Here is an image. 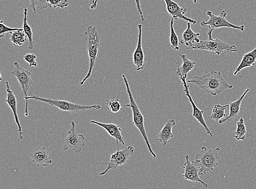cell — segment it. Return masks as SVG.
Instances as JSON below:
<instances>
[{
  "label": "cell",
  "instance_id": "1",
  "mask_svg": "<svg viewBox=\"0 0 256 189\" xmlns=\"http://www.w3.org/2000/svg\"><path fill=\"white\" fill-rule=\"evenodd\" d=\"M187 82L198 86L212 96H218L224 90L234 88L224 78L221 72L216 70L203 76H195Z\"/></svg>",
  "mask_w": 256,
  "mask_h": 189
},
{
  "label": "cell",
  "instance_id": "2",
  "mask_svg": "<svg viewBox=\"0 0 256 189\" xmlns=\"http://www.w3.org/2000/svg\"><path fill=\"white\" fill-rule=\"evenodd\" d=\"M122 78L126 86V90L130 98V104H123L125 107L129 108L132 109L133 114V124L139 130V131L142 138H144L148 151L154 158H156L157 156L156 153L153 151L150 140H148L146 132L144 126V116H142L141 111L140 110L138 106L136 104L132 90H130L128 82L126 78V76L122 75Z\"/></svg>",
  "mask_w": 256,
  "mask_h": 189
},
{
  "label": "cell",
  "instance_id": "3",
  "mask_svg": "<svg viewBox=\"0 0 256 189\" xmlns=\"http://www.w3.org/2000/svg\"><path fill=\"white\" fill-rule=\"evenodd\" d=\"M24 99L26 100L25 112L26 116H28V100L29 99H33L37 100V101L44 102L52 106H54V107H56L62 110L69 112H78L80 111L84 112L86 110L92 109L102 110L104 108L98 104L92 106L82 105L78 104L72 103L66 101V100H54L52 98H40L38 96H35L34 94L32 96L24 97Z\"/></svg>",
  "mask_w": 256,
  "mask_h": 189
},
{
  "label": "cell",
  "instance_id": "4",
  "mask_svg": "<svg viewBox=\"0 0 256 189\" xmlns=\"http://www.w3.org/2000/svg\"><path fill=\"white\" fill-rule=\"evenodd\" d=\"M219 148L208 150L206 146L201 147V150L196 156L194 162L200 168V176L212 173L218 165Z\"/></svg>",
  "mask_w": 256,
  "mask_h": 189
},
{
  "label": "cell",
  "instance_id": "5",
  "mask_svg": "<svg viewBox=\"0 0 256 189\" xmlns=\"http://www.w3.org/2000/svg\"><path fill=\"white\" fill-rule=\"evenodd\" d=\"M86 34L88 37L87 50L89 57V69L86 78L80 82L81 86L84 85L86 82L91 78L93 68L97 60L100 38L96 28L92 26L88 27Z\"/></svg>",
  "mask_w": 256,
  "mask_h": 189
},
{
  "label": "cell",
  "instance_id": "6",
  "mask_svg": "<svg viewBox=\"0 0 256 189\" xmlns=\"http://www.w3.org/2000/svg\"><path fill=\"white\" fill-rule=\"evenodd\" d=\"M212 31L208 32V40H200V42L193 47L192 50H206L217 56H220L224 52H234L238 51L234 44H230L219 38L214 39L212 36Z\"/></svg>",
  "mask_w": 256,
  "mask_h": 189
},
{
  "label": "cell",
  "instance_id": "7",
  "mask_svg": "<svg viewBox=\"0 0 256 189\" xmlns=\"http://www.w3.org/2000/svg\"><path fill=\"white\" fill-rule=\"evenodd\" d=\"M208 16H210V20L207 22H202L200 23V26L203 27H208L209 30L214 31V30L228 28L240 30L242 32L245 30V26L242 25L240 26H237L234 24H232L226 19V16L228 14L224 10L222 11L221 14L219 16L214 14L212 12L208 11Z\"/></svg>",
  "mask_w": 256,
  "mask_h": 189
},
{
  "label": "cell",
  "instance_id": "8",
  "mask_svg": "<svg viewBox=\"0 0 256 189\" xmlns=\"http://www.w3.org/2000/svg\"><path fill=\"white\" fill-rule=\"evenodd\" d=\"M117 142V150L112 154L110 161L108 166L104 172L98 174L99 176L105 175L110 170H116L118 167L126 164L134 152V148L132 146H128L122 150H120L118 146V141Z\"/></svg>",
  "mask_w": 256,
  "mask_h": 189
},
{
  "label": "cell",
  "instance_id": "9",
  "mask_svg": "<svg viewBox=\"0 0 256 189\" xmlns=\"http://www.w3.org/2000/svg\"><path fill=\"white\" fill-rule=\"evenodd\" d=\"M70 131L68 132V136L64 139V144L63 148L64 150H72L76 153L80 152L86 146L85 137L82 134H78L76 130V124L71 122Z\"/></svg>",
  "mask_w": 256,
  "mask_h": 189
},
{
  "label": "cell",
  "instance_id": "10",
  "mask_svg": "<svg viewBox=\"0 0 256 189\" xmlns=\"http://www.w3.org/2000/svg\"><path fill=\"white\" fill-rule=\"evenodd\" d=\"M182 176L186 180L192 182H199L206 188L208 184L200 178V168L194 161L190 162L189 156H186V162L184 163Z\"/></svg>",
  "mask_w": 256,
  "mask_h": 189
},
{
  "label": "cell",
  "instance_id": "11",
  "mask_svg": "<svg viewBox=\"0 0 256 189\" xmlns=\"http://www.w3.org/2000/svg\"><path fill=\"white\" fill-rule=\"evenodd\" d=\"M14 64L16 68L12 72V74L18 80L22 90L25 94L24 97H27L30 88L34 84V82L32 78V74L29 70L22 68L18 62H14Z\"/></svg>",
  "mask_w": 256,
  "mask_h": 189
},
{
  "label": "cell",
  "instance_id": "12",
  "mask_svg": "<svg viewBox=\"0 0 256 189\" xmlns=\"http://www.w3.org/2000/svg\"><path fill=\"white\" fill-rule=\"evenodd\" d=\"M166 10L174 20H182L193 25H196L197 22L186 16V14L188 9L186 7L181 8L172 0H164Z\"/></svg>",
  "mask_w": 256,
  "mask_h": 189
},
{
  "label": "cell",
  "instance_id": "13",
  "mask_svg": "<svg viewBox=\"0 0 256 189\" xmlns=\"http://www.w3.org/2000/svg\"><path fill=\"white\" fill-rule=\"evenodd\" d=\"M180 80L182 82V84L184 86V92H186V96L188 98L190 104H192L193 108V114L192 116L196 118V120L201 124L202 126H203L206 132L209 134L211 137H213V135L210 131V130L209 128H208L207 124L204 120V111L200 110L196 106V104L194 102V100L192 99V96H190V91H189V86L187 84V82L186 79H184L182 78H180Z\"/></svg>",
  "mask_w": 256,
  "mask_h": 189
},
{
  "label": "cell",
  "instance_id": "14",
  "mask_svg": "<svg viewBox=\"0 0 256 189\" xmlns=\"http://www.w3.org/2000/svg\"><path fill=\"white\" fill-rule=\"evenodd\" d=\"M31 157L32 162L40 167H46L52 163L50 152L46 150V147H38L34 153L31 154Z\"/></svg>",
  "mask_w": 256,
  "mask_h": 189
},
{
  "label": "cell",
  "instance_id": "15",
  "mask_svg": "<svg viewBox=\"0 0 256 189\" xmlns=\"http://www.w3.org/2000/svg\"><path fill=\"white\" fill-rule=\"evenodd\" d=\"M6 84L7 86L6 90L8 94L7 98L5 100V102H7L8 105L10 108L12 110L13 112L15 118V120L16 123V125L18 126V130L16 132H20V140H22L24 138L22 136V127L20 125L18 115L16 108L17 100L14 92L11 90V88L10 86L9 82H6Z\"/></svg>",
  "mask_w": 256,
  "mask_h": 189
},
{
  "label": "cell",
  "instance_id": "16",
  "mask_svg": "<svg viewBox=\"0 0 256 189\" xmlns=\"http://www.w3.org/2000/svg\"><path fill=\"white\" fill-rule=\"evenodd\" d=\"M139 29L138 44L134 53V62L136 70H144V54L142 48V26H138Z\"/></svg>",
  "mask_w": 256,
  "mask_h": 189
},
{
  "label": "cell",
  "instance_id": "17",
  "mask_svg": "<svg viewBox=\"0 0 256 189\" xmlns=\"http://www.w3.org/2000/svg\"><path fill=\"white\" fill-rule=\"evenodd\" d=\"M250 91V88H246V90L244 92L242 96L236 100V102L230 103V114L228 116L225 117L224 119L220 120L218 122L220 124H222L224 122H230L233 120L234 118H236L240 114V108L243 100L245 98L246 96Z\"/></svg>",
  "mask_w": 256,
  "mask_h": 189
},
{
  "label": "cell",
  "instance_id": "18",
  "mask_svg": "<svg viewBox=\"0 0 256 189\" xmlns=\"http://www.w3.org/2000/svg\"><path fill=\"white\" fill-rule=\"evenodd\" d=\"M190 24H192L188 22L186 30L183 32L182 35L181 43L186 44L188 50H192L194 46L200 42V40L198 38L200 33L194 32Z\"/></svg>",
  "mask_w": 256,
  "mask_h": 189
},
{
  "label": "cell",
  "instance_id": "19",
  "mask_svg": "<svg viewBox=\"0 0 256 189\" xmlns=\"http://www.w3.org/2000/svg\"><path fill=\"white\" fill-rule=\"evenodd\" d=\"M91 123L96 124L99 126L103 128L112 137L116 138V140H118L123 146L125 145L124 137L122 134V128L116 125V124L113 123H103L95 120H92Z\"/></svg>",
  "mask_w": 256,
  "mask_h": 189
},
{
  "label": "cell",
  "instance_id": "20",
  "mask_svg": "<svg viewBox=\"0 0 256 189\" xmlns=\"http://www.w3.org/2000/svg\"><path fill=\"white\" fill-rule=\"evenodd\" d=\"M176 126V122L174 119H170L166 123L162 131L158 134L157 140L165 147L168 142L174 138L172 132V128Z\"/></svg>",
  "mask_w": 256,
  "mask_h": 189
},
{
  "label": "cell",
  "instance_id": "21",
  "mask_svg": "<svg viewBox=\"0 0 256 189\" xmlns=\"http://www.w3.org/2000/svg\"><path fill=\"white\" fill-rule=\"evenodd\" d=\"M182 60V66L178 67L176 74L180 78L186 80L188 74L195 68L196 62L190 60L186 54H180Z\"/></svg>",
  "mask_w": 256,
  "mask_h": 189
},
{
  "label": "cell",
  "instance_id": "22",
  "mask_svg": "<svg viewBox=\"0 0 256 189\" xmlns=\"http://www.w3.org/2000/svg\"><path fill=\"white\" fill-rule=\"evenodd\" d=\"M256 62V47L252 51L247 52L242 57L240 66L236 68L234 74L236 76L243 69L254 66Z\"/></svg>",
  "mask_w": 256,
  "mask_h": 189
},
{
  "label": "cell",
  "instance_id": "23",
  "mask_svg": "<svg viewBox=\"0 0 256 189\" xmlns=\"http://www.w3.org/2000/svg\"><path fill=\"white\" fill-rule=\"evenodd\" d=\"M27 35L23 28L10 32V40L14 46H20L24 44L27 40Z\"/></svg>",
  "mask_w": 256,
  "mask_h": 189
},
{
  "label": "cell",
  "instance_id": "24",
  "mask_svg": "<svg viewBox=\"0 0 256 189\" xmlns=\"http://www.w3.org/2000/svg\"><path fill=\"white\" fill-rule=\"evenodd\" d=\"M28 9L25 7L24 9V18L23 30L27 35L29 40L28 49L32 50L34 48L35 42L33 40V32L32 28L30 26L28 22Z\"/></svg>",
  "mask_w": 256,
  "mask_h": 189
},
{
  "label": "cell",
  "instance_id": "25",
  "mask_svg": "<svg viewBox=\"0 0 256 189\" xmlns=\"http://www.w3.org/2000/svg\"><path fill=\"white\" fill-rule=\"evenodd\" d=\"M230 108V104L222 106L217 104L214 106L212 114L210 116L212 120L219 122L220 120L224 119L226 116L225 111Z\"/></svg>",
  "mask_w": 256,
  "mask_h": 189
},
{
  "label": "cell",
  "instance_id": "26",
  "mask_svg": "<svg viewBox=\"0 0 256 189\" xmlns=\"http://www.w3.org/2000/svg\"><path fill=\"white\" fill-rule=\"evenodd\" d=\"M248 134L245 122L243 118H241L236 124V130L234 132V137L238 140H244Z\"/></svg>",
  "mask_w": 256,
  "mask_h": 189
},
{
  "label": "cell",
  "instance_id": "27",
  "mask_svg": "<svg viewBox=\"0 0 256 189\" xmlns=\"http://www.w3.org/2000/svg\"><path fill=\"white\" fill-rule=\"evenodd\" d=\"M123 104L120 102V100L113 98L107 100L105 108H108L112 114H117L120 110H123Z\"/></svg>",
  "mask_w": 256,
  "mask_h": 189
},
{
  "label": "cell",
  "instance_id": "28",
  "mask_svg": "<svg viewBox=\"0 0 256 189\" xmlns=\"http://www.w3.org/2000/svg\"><path fill=\"white\" fill-rule=\"evenodd\" d=\"M174 23V18H172L170 23V44L172 49L177 51H180V46H178V38L175 32Z\"/></svg>",
  "mask_w": 256,
  "mask_h": 189
},
{
  "label": "cell",
  "instance_id": "29",
  "mask_svg": "<svg viewBox=\"0 0 256 189\" xmlns=\"http://www.w3.org/2000/svg\"><path fill=\"white\" fill-rule=\"evenodd\" d=\"M29 3L34 14H36V8L44 10L50 8V4L47 0H29Z\"/></svg>",
  "mask_w": 256,
  "mask_h": 189
},
{
  "label": "cell",
  "instance_id": "30",
  "mask_svg": "<svg viewBox=\"0 0 256 189\" xmlns=\"http://www.w3.org/2000/svg\"><path fill=\"white\" fill-rule=\"evenodd\" d=\"M50 4V8H64L68 6V0H47Z\"/></svg>",
  "mask_w": 256,
  "mask_h": 189
},
{
  "label": "cell",
  "instance_id": "31",
  "mask_svg": "<svg viewBox=\"0 0 256 189\" xmlns=\"http://www.w3.org/2000/svg\"><path fill=\"white\" fill-rule=\"evenodd\" d=\"M24 60L26 62L29 64L30 68L38 66V64L36 62L37 56L35 54L28 53V54H25L24 56Z\"/></svg>",
  "mask_w": 256,
  "mask_h": 189
},
{
  "label": "cell",
  "instance_id": "32",
  "mask_svg": "<svg viewBox=\"0 0 256 189\" xmlns=\"http://www.w3.org/2000/svg\"><path fill=\"white\" fill-rule=\"evenodd\" d=\"M20 28H12L8 27L4 24L3 20L0 22V38H3L4 37V35L7 32H10L16 30H18Z\"/></svg>",
  "mask_w": 256,
  "mask_h": 189
},
{
  "label": "cell",
  "instance_id": "33",
  "mask_svg": "<svg viewBox=\"0 0 256 189\" xmlns=\"http://www.w3.org/2000/svg\"><path fill=\"white\" fill-rule=\"evenodd\" d=\"M135 2H136V8H138V12L141 17L142 20V22H144V14H142V10L140 0H135Z\"/></svg>",
  "mask_w": 256,
  "mask_h": 189
},
{
  "label": "cell",
  "instance_id": "34",
  "mask_svg": "<svg viewBox=\"0 0 256 189\" xmlns=\"http://www.w3.org/2000/svg\"><path fill=\"white\" fill-rule=\"evenodd\" d=\"M99 1H100V0H95L94 2L92 4L90 8L92 10H94V9L97 8L98 4Z\"/></svg>",
  "mask_w": 256,
  "mask_h": 189
},
{
  "label": "cell",
  "instance_id": "35",
  "mask_svg": "<svg viewBox=\"0 0 256 189\" xmlns=\"http://www.w3.org/2000/svg\"><path fill=\"white\" fill-rule=\"evenodd\" d=\"M198 0H193V2L194 4H197Z\"/></svg>",
  "mask_w": 256,
  "mask_h": 189
},
{
  "label": "cell",
  "instance_id": "36",
  "mask_svg": "<svg viewBox=\"0 0 256 189\" xmlns=\"http://www.w3.org/2000/svg\"><path fill=\"white\" fill-rule=\"evenodd\" d=\"M95 2V0H92V4H93Z\"/></svg>",
  "mask_w": 256,
  "mask_h": 189
}]
</instances>
